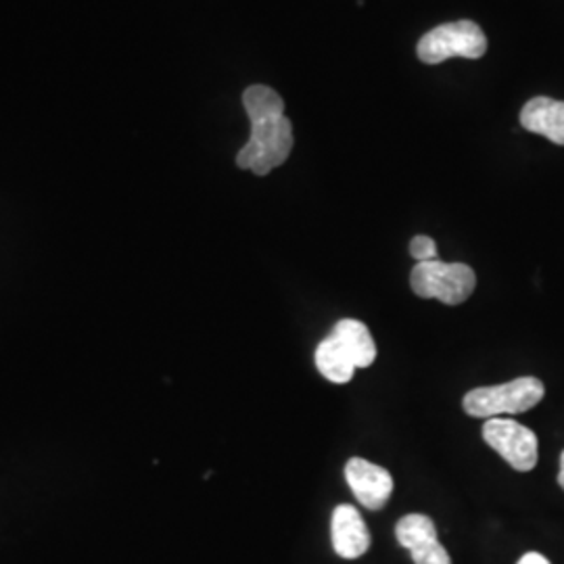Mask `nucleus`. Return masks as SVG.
I'll return each instance as SVG.
<instances>
[{"label":"nucleus","instance_id":"nucleus-10","mask_svg":"<svg viewBox=\"0 0 564 564\" xmlns=\"http://www.w3.org/2000/svg\"><path fill=\"white\" fill-rule=\"evenodd\" d=\"M330 335L341 343L343 349L356 364V368H368L377 360V345L366 324L354 318H345L335 324Z\"/></svg>","mask_w":564,"mask_h":564},{"label":"nucleus","instance_id":"nucleus-4","mask_svg":"<svg viewBox=\"0 0 564 564\" xmlns=\"http://www.w3.org/2000/svg\"><path fill=\"white\" fill-rule=\"evenodd\" d=\"M487 53V36L475 21H454L444 23L426 32L416 55L426 65H440L452 57L464 59H481Z\"/></svg>","mask_w":564,"mask_h":564},{"label":"nucleus","instance_id":"nucleus-6","mask_svg":"<svg viewBox=\"0 0 564 564\" xmlns=\"http://www.w3.org/2000/svg\"><path fill=\"white\" fill-rule=\"evenodd\" d=\"M400 545L410 550L414 564H452L444 544L437 538L435 523L424 514H408L395 527Z\"/></svg>","mask_w":564,"mask_h":564},{"label":"nucleus","instance_id":"nucleus-7","mask_svg":"<svg viewBox=\"0 0 564 564\" xmlns=\"http://www.w3.org/2000/svg\"><path fill=\"white\" fill-rule=\"evenodd\" d=\"M345 481L368 510H381L393 494V477L389 470L364 458H351L345 464Z\"/></svg>","mask_w":564,"mask_h":564},{"label":"nucleus","instance_id":"nucleus-2","mask_svg":"<svg viewBox=\"0 0 564 564\" xmlns=\"http://www.w3.org/2000/svg\"><path fill=\"white\" fill-rule=\"evenodd\" d=\"M545 387L538 377H521L510 383L479 387L464 395V412L473 419H498L523 414L544 400Z\"/></svg>","mask_w":564,"mask_h":564},{"label":"nucleus","instance_id":"nucleus-9","mask_svg":"<svg viewBox=\"0 0 564 564\" xmlns=\"http://www.w3.org/2000/svg\"><path fill=\"white\" fill-rule=\"evenodd\" d=\"M521 126L531 134L564 147V101L550 97H535L521 111Z\"/></svg>","mask_w":564,"mask_h":564},{"label":"nucleus","instance_id":"nucleus-13","mask_svg":"<svg viewBox=\"0 0 564 564\" xmlns=\"http://www.w3.org/2000/svg\"><path fill=\"white\" fill-rule=\"evenodd\" d=\"M517 564H552L547 558H545L544 554H540V552H527L524 556H521V561Z\"/></svg>","mask_w":564,"mask_h":564},{"label":"nucleus","instance_id":"nucleus-12","mask_svg":"<svg viewBox=\"0 0 564 564\" xmlns=\"http://www.w3.org/2000/svg\"><path fill=\"white\" fill-rule=\"evenodd\" d=\"M410 256L416 262H431V260H440L437 258V242L433 241L426 235H419L410 241Z\"/></svg>","mask_w":564,"mask_h":564},{"label":"nucleus","instance_id":"nucleus-14","mask_svg":"<svg viewBox=\"0 0 564 564\" xmlns=\"http://www.w3.org/2000/svg\"><path fill=\"white\" fill-rule=\"evenodd\" d=\"M558 485L564 489V449L561 454V470H558Z\"/></svg>","mask_w":564,"mask_h":564},{"label":"nucleus","instance_id":"nucleus-11","mask_svg":"<svg viewBox=\"0 0 564 564\" xmlns=\"http://www.w3.org/2000/svg\"><path fill=\"white\" fill-rule=\"evenodd\" d=\"M316 366L326 381L335 384L349 383L354 379V372L358 370L349 354L341 347L333 335H328L316 347Z\"/></svg>","mask_w":564,"mask_h":564},{"label":"nucleus","instance_id":"nucleus-5","mask_svg":"<svg viewBox=\"0 0 564 564\" xmlns=\"http://www.w3.org/2000/svg\"><path fill=\"white\" fill-rule=\"evenodd\" d=\"M484 440L519 473L533 470L540 458L538 435L529 426L506 416L485 421Z\"/></svg>","mask_w":564,"mask_h":564},{"label":"nucleus","instance_id":"nucleus-3","mask_svg":"<svg viewBox=\"0 0 564 564\" xmlns=\"http://www.w3.org/2000/svg\"><path fill=\"white\" fill-rule=\"evenodd\" d=\"M412 291L423 300H437L445 305H460L477 286L475 270L466 263H447L442 260L419 262L410 274Z\"/></svg>","mask_w":564,"mask_h":564},{"label":"nucleus","instance_id":"nucleus-8","mask_svg":"<svg viewBox=\"0 0 564 564\" xmlns=\"http://www.w3.org/2000/svg\"><path fill=\"white\" fill-rule=\"evenodd\" d=\"M330 538H333L335 552L345 561L360 558L370 550V544H372L370 531L364 523L360 510L349 505L337 506L333 510Z\"/></svg>","mask_w":564,"mask_h":564},{"label":"nucleus","instance_id":"nucleus-1","mask_svg":"<svg viewBox=\"0 0 564 564\" xmlns=\"http://www.w3.org/2000/svg\"><path fill=\"white\" fill-rule=\"evenodd\" d=\"M242 107L251 121V137L237 155V165L256 176H268L293 151V123L284 116L281 95L263 84L242 93Z\"/></svg>","mask_w":564,"mask_h":564}]
</instances>
